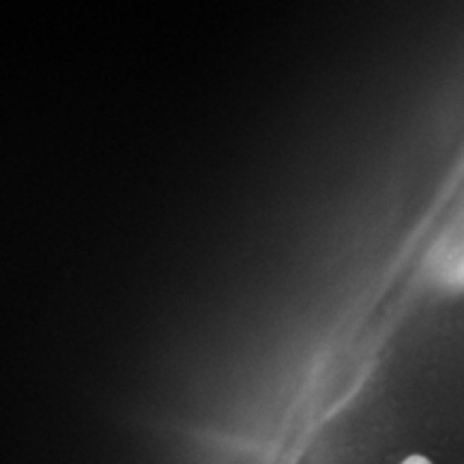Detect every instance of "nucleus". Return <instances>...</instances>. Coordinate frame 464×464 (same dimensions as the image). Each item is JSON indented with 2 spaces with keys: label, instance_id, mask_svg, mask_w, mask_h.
<instances>
[{
  "label": "nucleus",
  "instance_id": "f257e3e1",
  "mask_svg": "<svg viewBox=\"0 0 464 464\" xmlns=\"http://www.w3.org/2000/svg\"><path fill=\"white\" fill-rule=\"evenodd\" d=\"M402 464H432V462L423 456H411V458H406Z\"/></svg>",
  "mask_w": 464,
  "mask_h": 464
}]
</instances>
